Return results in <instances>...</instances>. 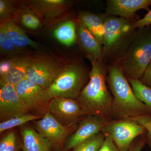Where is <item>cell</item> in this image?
I'll return each mask as SVG.
<instances>
[{
    "label": "cell",
    "instance_id": "1",
    "mask_svg": "<svg viewBox=\"0 0 151 151\" xmlns=\"http://www.w3.org/2000/svg\"><path fill=\"white\" fill-rule=\"evenodd\" d=\"M107 74L104 60L92 63L89 81L77 99L86 115L97 116L105 123L112 120L113 97L107 85Z\"/></svg>",
    "mask_w": 151,
    "mask_h": 151
},
{
    "label": "cell",
    "instance_id": "2",
    "mask_svg": "<svg viewBox=\"0 0 151 151\" xmlns=\"http://www.w3.org/2000/svg\"><path fill=\"white\" fill-rule=\"evenodd\" d=\"M107 82L113 94L112 120L129 119L151 114V111L137 98L127 77L117 63L108 65Z\"/></svg>",
    "mask_w": 151,
    "mask_h": 151
},
{
    "label": "cell",
    "instance_id": "3",
    "mask_svg": "<svg viewBox=\"0 0 151 151\" xmlns=\"http://www.w3.org/2000/svg\"><path fill=\"white\" fill-rule=\"evenodd\" d=\"M132 19L106 17L103 47V60L107 65L118 62L126 54L137 30Z\"/></svg>",
    "mask_w": 151,
    "mask_h": 151
},
{
    "label": "cell",
    "instance_id": "4",
    "mask_svg": "<svg viewBox=\"0 0 151 151\" xmlns=\"http://www.w3.org/2000/svg\"><path fill=\"white\" fill-rule=\"evenodd\" d=\"M151 60V26L137 29L126 54L117 63L127 78L140 79Z\"/></svg>",
    "mask_w": 151,
    "mask_h": 151
},
{
    "label": "cell",
    "instance_id": "5",
    "mask_svg": "<svg viewBox=\"0 0 151 151\" xmlns=\"http://www.w3.org/2000/svg\"><path fill=\"white\" fill-rule=\"evenodd\" d=\"M89 72L82 62H68L47 90L52 98L65 97L77 99L89 81Z\"/></svg>",
    "mask_w": 151,
    "mask_h": 151
},
{
    "label": "cell",
    "instance_id": "6",
    "mask_svg": "<svg viewBox=\"0 0 151 151\" xmlns=\"http://www.w3.org/2000/svg\"><path fill=\"white\" fill-rule=\"evenodd\" d=\"M68 62L59 58L39 52L33 55L27 69L26 78L47 89L51 86Z\"/></svg>",
    "mask_w": 151,
    "mask_h": 151
},
{
    "label": "cell",
    "instance_id": "7",
    "mask_svg": "<svg viewBox=\"0 0 151 151\" xmlns=\"http://www.w3.org/2000/svg\"><path fill=\"white\" fill-rule=\"evenodd\" d=\"M15 86L19 96L29 113L43 117L48 112L49 104L52 97L47 89L26 78Z\"/></svg>",
    "mask_w": 151,
    "mask_h": 151
},
{
    "label": "cell",
    "instance_id": "8",
    "mask_svg": "<svg viewBox=\"0 0 151 151\" xmlns=\"http://www.w3.org/2000/svg\"><path fill=\"white\" fill-rule=\"evenodd\" d=\"M103 132L110 136L120 151H128L137 138L147 133L145 127L131 119L111 120Z\"/></svg>",
    "mask_w": 151,
    "mask_h": 151
},
{
    "label": "cell",
    "instance_id": "9",
    "mask_svg": "<svg viewBox=\"0 0 151 151\" xmlns=\"http://www.w3.org/2000/svg\"><path fill=\"white\" fill-rule=\"evenodd\" d=\"M33 122L36 130L48 141L52 149L64 146L68 138L78 127V124L70 127L63 126L49 112L41 119Z\"/></svg>",
    "mask_w": 151,
    "mask_h": 151
},
{
    "label": "cell",
    "instance_id": "10",
    "mask_svg": "<svg viewBox=\"0 0 151 151\" xmlns=\"http://www.w3.org/2000/svg\"><path fill=\"white\" fill-rule=\"evenodd\" d=\"M41 19L45 26L50 27L66 18L73 2L65 0H31L26 1Z\"/></svg>",
    "mask_w": 151,
    "mask_h": 151
},
{
    "label": "cell",
    "instance_id": "11",
    "mask_svg": "<svg viewBox=\"0 0 151 151\" xmlns=\"http://www.w3.org/2000/svg\"><path fill=\"white\" fill-rule=\"evenodd\" d=\"M48 112L63 126L79 124L86 116L77 99L53 97L49 104Z\"/></svg>",
    "mask_w": 151,
    "mask_h": 151
},
{
    "label": "cell",
    "instance_id": "12",
    "mask_svg": "<svg viewBox=\"0 0 151 151\" xmlns=\"http://www.w3.org/2000/svg\"><path fill=\"white\" fill-rule=\"evenodd\" d=\"M21 54L9 57L1 61V85L10 84L15 86L26 78L27 69L33 55Z\"/></svg>",
    "mask_w": 151,
    "mask_h": 151
},
{
    "label": "cell",
    "instance_id": "13",
    "mask_svg": "<svg viewBox=\"0 0 151 151\" xmlns=\"http://www.w3.org/2000/svg\"><path fill=\"white\" fill-rule=\"evenodd\" d=\"M29 113L16 89L10 84L1 85L0 121L1 122Z\"/></svg>",
    "mask_w": 151,
    "mask_h": 151
},
{
    "label": "cell",
    "instance_id": "14",
    "mask_svg": "<svg viewBox=\"0 0 151 151\" xmlns=\"http://www.w3.org/2000/svg\"><path fill=\"white\" fill-rule=\"evenodd\" d=\"M106 123L97 116L86 115L79 122L76 130L68 138L64 151L75 148L78 145L103 132Z\"/></svg>",
    "mask_w": 151,
    "mask_h": 151
},
{
    "label": "cell",
    "instance_id": "15",
    "mask_svg": "<svg viewBox=\"0 0 151 151\" xmlns=\"http://www.w3.org/2000/svg\"><path fill=\"white\" fill-rule=\"evenodd\" d=\"M77 43L91 64L103 60V45L89 31L78 17L76 19Z\"/></svg>",
    "mask_w": 151,
    "mask_h": 151
},
{
    "label": "cell",
    "instance_id": "16",
    "mask_svg": "<svg viewBox=\"0 0 151 151\" xmlns=\"http://www.w3.org/2000/svg\"><path fill=\"white\" fill-rule=\"evenodd\" d=\"M150 6L151 0H107L105 13L130 19L137 11L148 10Z\"/></svg>",
    "mask_w": 151,
    "mask_h": 151
},
{
    "label": "cell",
    "instance_id": "17",
    "mask_svg": "<svg viewBox=\"0 0 151 151\" xmlns=\"http://www.w3.org/2000/svg\"><path fill=\"white\" fill-rule=\"evenodd\" d=\"M0 27L4 30L14 45L22 51L27 47L34 48L38 52H44L47 50L42 45L29 37L24 30L13 21L1 24Z\"/></svg>",
    "mask_w": 151,
    "mask_h": 151
},
{
    "label": "cell",
    "instance_id": "18",
    "mask_svg": "<svg viewBox=\"0 0 151 151\" xmlns=\"http://www.w3.org/2000/svg\"><path fill=\"white\" fill-rule=\"evenodd\" d=\"M13 21L23 29L37 32L44 26L41 19L26 2L18 4Z\"/></svg>",
    "mask_w": 151,
    "mask_h": 151
},
{
    "label": "cell",
    "instance_id": "19",
    "mask_svg": "<svg viewBox=\"0 0 151 151\" xmlns=\"http://www.w3.org/2000/svg\"><path fill=\"white\" fill-rule=\"evenodd\" d=\"M23 151H52L48 141L35 129L28 126L20 127Z\"/></svg>",
    "mask_w": 151,
    "mask_h": 151
},
{
    "label": "cell",
    "instance_id": "20",
    "mask_svg": "<svg viewBox=\"0 0 151 151\" xmlns=\"http://www.w3.org/2000/svg\"><path fill=\"white\" fill-rule=\"evenodd\" d=\"M107 15L94 14L88 11H80L78 17L102 45L104 41V27Z\"/></svg>",
    "mask_w": 151,
    "mask_h": 151
},
{
    "label": "cell",
    "instance_id": "21",
    "mask_svg": "<svg viewBox=\"0 0 151 151\" xmlns=\"http://www.w3.org/2000/svg\"><path fill=\"white\" fill-rule=\"evenodd\" d=\"M56 24L53 30V35L57 40L67 47L77 43L76 19L68 17Z\"/></svg>",
    "mask_w": 151,
    "mask_h": 151
},
{
    "label": "cell",
    "instance_id": "22",
    "mask_svg": "<svg viewBox=\"0 0 151 151\" xmlns=\"http://www.w3.org/2000/svg\"><path fill=\"white\" fill-rule=\"evenodd\" d=\"M127 79L137 98L151 111V88L143 84L139 79Z\"/></svg>",
    "mask_w": 151,
    "mask_h": 151
},
{
    "label": "cell",
    "instance_id": "23",
    "mask_svg": "<svg viewBox=\"0 0 151 151\" xmlns=\"http://www.w3.org/2000/svg\"><path fill=\"white\" fill-rule=\"evenodd\" d=\"M22 148V140L14 132H8L1 139L0 151H20Z\"/></svg>",
    "mask_w": 151,
    "mask_h": 151
},
{
    "label": "cell",
    "instance_id": "24",
    "mask_svg": "<svg viewBox=\"0 0 151 151\" xmlns=\"http://www.w3.org/2000/svg\"><path fill=\"white\" fill-rule=\"evenodd\" d=\"M42 117L29 113L25 116L16 117L0 123V133L17 127H22L28 122L36 121Z\"/></svg>",
    "mask_w": 151,
    "mask_h": 151
},
{
    "label": "cell",
    "instance_id": "25",
    "mask_svg": "<svg viewBox=\"0 0 151 151\" xmlns=\"http://www.w3.org/2000/svg\"><path fill=\"white\" fill-rule=\"evenodd\" d=\"M10 0H0V22L4 23L13 21L17 10L18 4Z\"/></svg>",
    "mask_w": 151,
    "mask_h": 151
},
{
    "label": "cell",
    "instance_id": "26",
    "mask_svg": "<svg viewBox=\"0 0 151 151\" xmlns=\"http://www.w3.org/2000/svg\"><path fill=\"white\" fill-rule=\"evenodd\" d=\"M0 52L1 55L9 57L21 54L23 51L17 48L0 27Z\"/></svg>",
    "mask_w": 151,
    "mask_h": 151
},
{
    "label": "cell",
    "instance_id": "27",
    "mask_svg": "<svg viewBox=\"0 0 151 151\" xmlns=\"http://www.w3.org/2000/svg\"><path fill=\"white\" fill-rule=\"evenodd\" d=\"M105 134L101 132L78 145L73 151H97L104 142Z\"/></svg>",
    "mask_w": 151,
    "mask_h": 151
},
{
    "label": "cell",
    "instance_id": "28",
    "mask_svg": "<svg viewBox=\"0 0 151 151\" xmlns=\"http://www.w3.org/2000/svg\"><path fill=\"white\" fill-rule=\"evenodd\" d=\"M129 119L134 120L145 127L147 132V143L151 150V114H145Z\"/></svg>",
    "mask_w": 151,
    "mask_h": 151
},
{
    "label": "cell",
    "instance_id": "29",
    "mask_svg": "<svg viewBox=\"0 0 151 151\" xmlns=\"http://www.w3.org/2000/svg\"><path fill=\"white\" fill-rule=\"evenodd\" d=\"M97 151H120L110 136L107 134H105L104 142L100 149Z\"/></svg>",
    "mask_w": 151,
    "mask_h": 151
},
{
    "label": "cell",
    "instance_id": "30",
    "mask_svg": "<svg viewBox=\"0 0 151 151\" xmlns=\"http://www.w3.org/2000/svg\"><path fill=\"white\" fill-rule=\"evenodd\" d=\"M147 143L146 134L137 138L127 151H141Z\"/></svg>",
    "mask_w": 151,
    "mask_h": 151
},
{
    "label": "cell",
    "instance_id": "31",
    "mask_svg": "<svg viewBox=\"0 0 151 151\" xmlns=\"http://www.w3.org/2000/svg\"><path fill=\"white\" fill-rule=\"evenodd\" d=\"M151 26V10L149 11L144 17L137 19L134 22V26L136 29L142 28Z\"/></svg>",
    "mask_w": 151,
    "mask_h": 151
},
{
    "label": "cell",
    "instance_id": "32",
    "mask_svg": "<svg viewBox=\"0 0 151 151\" xmlns=\"http://www.w3.org/2000/svg\"><path fill=\"white\" fill-rule=\"evenodd\" d=\"M140 80L143 84L151 88V60Z\"/></svg>",
    "mask_w": 151,
    "mask_h": 151
},
{
    "label": "cell",
    "instance_id": "33",
    "mask_svg": "<svg viewBox=\"0 0 151 151\" xmlns=\"http://www.w3.org/2000/svg\"><path fill=\"white\" fill-rule=\"evenodd\" d=\"M20 151H23L22 150H20Z\"/></svg>",
    "mask_w": 151,
    "mask_h": 151
}]
</instances>
